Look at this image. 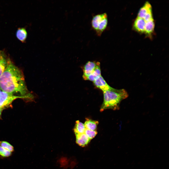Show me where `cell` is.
<instances>
[{
	"mask_svg": "<svg viewBox=\"0 0 169 169\" xmlns=\"http://www.w3.org/2000/svg\"><path fill=\"white\" fill-rule=\"evenodd\" d=\"M0 88L2 91L19 94L33 100L35 96L29 92L25 82L22 70L10 59L6 68L0 77Z\"/></svg>",
	"mask_w": 169,
	"mask_h": 169,
	"instance_id": "1",
	"label": "cell"
},
{
	"mask_svg": "<svg viewBox=\"0 0 169 169\" xmlns=\"http://www.w3.org/2000/svg\"><path fill=\"white\" fill-rule=\"evenodd\" d=\"M103 92L104 101L100 109L101 111L107 109L118 110L121 101L128 96L127 92L123 89H118L112 88Z\"/></svg>",
	"mask_w": 169,
	"mask_h": 169,
	"instance_id": "2",
	"label": "cell"
},
{
	"mask_svg": "<svg viewBox=\"0 0 169 169\" xmlns=\"http://www.w3.org/2000/svg\"><path fill=\"white\" fill-rule=\"evenodd\" d=\"M18 98L28 100L25 96H17L2 91L0 93V108L3 109L11 104L15 100Z\"/></svg>",
	"mask_w": 169,
	"mask_h": 169,
	"instance_id": "3",
	"label": "cell"
},
{
	"mask_svg": "<svg viewBox=\"0 0 169 169\" xmlns=\"http://www.w3.org/2000/svg\"><path fill=\"white\" fill-rule=\"evenodd\" d=\"M99 63L98 61H89L85 64L83 69L82 77L84 80H86L87 77L93 72Z\"/></svg>",
	"mask_w": 169,
	"mask_h": 169,
	"instance_id": "4",
	"label": "cell"
},
{
	"mask_svg": "<svg viewBox=\"0 0 169 169\" xmlns=\"http://www.w3.org/2000/svg\"><path fill=\"white\" fill-rule=\"evenodd\" d=\"M93 82L96 87L103 92L110 90L112 88L107 83L101 75Z\"/></svg>",
	"mask_w": 169,
	"mask_h": 169,
	"instance_id": "5",
	"label": "cell"
},
{
	"mask_svg": "<svg viewBox=\"0 0 169 169\" xmlns=\"http://www.w3.org/2000/svg\"><path fill=\"white\" fill-rule=\"evenodd\" d=\"M145 23L146 21L143 19L137 17L134 21L133 28L139 33H144Z\"/></svg>",
	"mask_w": 169,
	"mask_h": 169,
	"instance_id": "6",
	"label": "cell"
},
{
	"mask_svg": "<svg viewBox=\"0 0 169 169\" xmlns=\"http://www.w3.org/2000/svg\"><path fill=\"white\" fill-rule=\"evenodd\" d=\"M152 13L151 6L149 2L147 1L139 10L137 17L144 19L147 15Z\"/></svg>",
	"mask_w": 169,
	"mask_h": 169,
	"instance_id": "7",
	"label": "cell"
},
{
	"mask_svg": "<svg viewBox=\"0 0 169 169\" xmlns=\"http://www.w3.org/2000/svg\"><path fill=\"white\" fill-rule=\"evenodd\" d=\"M9 60L4 51L0 50V77L7 67Z\"/></svg>",
	"mask_w": 169,
	"mask_h": 169,
	"instance_id": "8",
	"label": "cell"
},
{
	"mask_svg": "<svg viewBox=\"0 0 169 169\" xmlns=\"http://www.w3.org/2000/svg\"><path fill=\"white\" fill-rule=\"evenodd\" d=\"M106 13L96 15L94 16L91 21V25L92 28L96 32L98 30V27L102 20L107 16Z\"/></svg>",
	"mask_w": 169,
	"mask_h": 169,
	"instance_id": "9",
	"label": "cell"
},
{
	"mask_svg": "<svg viewBox=\"0 0 169 169\" xmlns=\"http://www.w3.org/2000/svg\"><path fill=\"white\" fill-rule=\"evenodd\" d=\"M75 134L77 143L81 147H84L86 146L91 140L84 133Z\"/></svg>",
	"mask_w": 169,
	"mask_h": 169,
	"instance_id": "10",
	"label": "cell"
},
{
	"mask_svg": "<svg viewBox=\"0 0 169 169\" xmlns=\"http://www.w3.org/2000/svg\"><path fill=\"white\" fill-rule=\"evenodd\" d=\"M16 36L17 38L22 42L26 41L27 33L26 29L24 27L18 28L16 32Z\"/></svg>",
	"mask_w": 169,
	"mask_h": 169,
	"instance_id": "11",
	"label": "cell"
},
{
	"mask_svg": "<svg viewBox=\"0 0 169 169\" xmlns=\"http://www.w3.org/2000/svg\"><path fill=\"white\" fill-rule=\"evenodd\" d=\"M154 27L155 24L154 19L146 21L144 33L148 36H151L154 32Z\"/></svg>",
	"mask_w": 169,
	"mask_h": 169,
	"instance_id": "12",
	"label": "cell"
},
{
	"mask_svg": "<svg viewBox=\"0 0 169 169\" xmlns=\"http://www.w3.org/2000/svg\"><path fill=\"white\" fill-rule=\"evenodd\" d=\"M100 62L98 64L93 72L87 78L86 80L93 82L101 76Z\"/></svg>",
	"mask_w": 169,
	"mask_h": 169,
	"instance_id": "13",
	"label": "cell"
},
{
	"mask_svg": "<svg viewBox=\"0 0 169 169\" xmlns=\"http://www.w3.org/2000/svg\"><path fill=\"white\" fill-rule=\"evenodd\" d=\"M98 122L86 119L84 124L86 129L92 131H96L98 124Z\"/></svg>",
	"mask_w": 169,
	"mask_h": 169,
	"instance_id": "14",
	"label": "cell"
},
{
	"mask_svg": "<svg viewBox=\"0 0 169 169\" xmlns=\"http://www.w3.org/2000/svg\"><path fill=\"white\" fill-rule=\"evenodd\" d=\"M86 128L84 124L79 121L76 122L73 131L75 134H81L84 133Z\"/></svg>",
	"mask_w": 169,
	"mask_h": 169,
	"instance_id": "15",
	"label": "cell"
},
{
	"mask_svg": "<svg viewBox=\"0 0 169 169\" xmlns=\"http://www.w3.org/2000/svg\"><path fill=\"white\" fill-rule=\"evenodd\" d=\"M108 23L107 16L105 17L100 23L97 31L96 32L98 36H100L106 28Z\"/></svg>",
	"mask_w": 169,
	"mask_h": 169,
	"instance_id": "16",
	"label": "cell"
},
{
	"mask_svg": "<svg viewBox=\"0 0 169 169\" xmlns=\"http://www.w3.org/2000/svg\"><path fill=\"white\" fill-rule=\"evenodd\" d=\"M0 146L12 152L14 151L13 146L8 142L5 141H0Z\"/></svg>",
	"mask_w": 169,
	"mask_h": 169,
	"instance_id": "17",
	"label": "cell"
},
{
	"mask_svg": "<svg viewBox=\"0 0 169 169\" xmlns=\"http://www.w3.org/2000/svg\"><path fill=\"white\" fill-rule=\"evenodd\" d=\"M12 152L0 146V156L3 157H8L12 154Z\"/></svg>",
	"mask_w": 169,
	"mask_h": 169,
	"instance_id": "18",
	"label": "cell"
},
{
	"mask_svg": "<svg viewBox=\"0 0 169 169\" xmlns=\"http://www.w3.org/2000/svg\"><path fill=\"white\" fill-rule=\"evenodd\" d=\"M97 133V131H92L86 128L84 133L91 140L94 138Z\"/></svg>",
	"mask_w": 169,
	"mask_h": 169,
	"instance_id": "19",
	"label": "cell"
},
{
	"mask_svg": "<svg viewBox=\"0 0 169 169\" xmlns=\"http://www.w3.org/2000/svg\"><path fill=\"white\" fill-rule=\"evenodd\" d=\"M3 109L1 108H0V115H1Z\"/></svg>",
	"mask_w": 169,
	"mask_h": 169,
	"instance_id": "20",
	"label": "cell"
},
{
	"mask_svg": "<svg viewBox=\"0 0 169 169\" xmlns=\"http://www.w3.org/2000/svg\"><path fill=\"white\" fill-rule=\"evenodd\" d=\"M1 91H2V90H1V89H0V93H1Z\"/></svg>",
	"mask_w": 169,
	"mask_h": 169,
	"instance_id": "21",
	"label": "cell"
}]
</instances>
